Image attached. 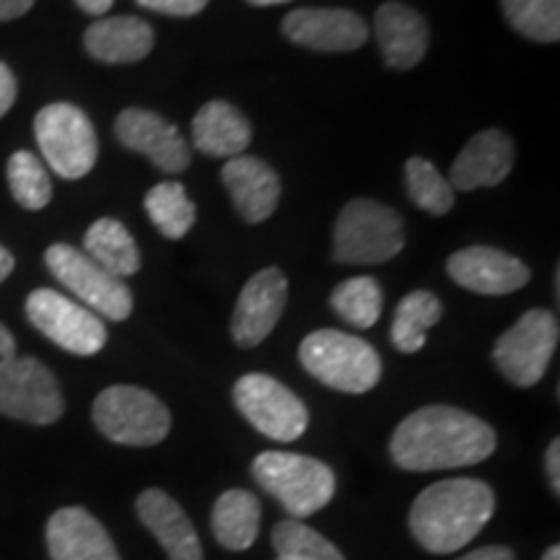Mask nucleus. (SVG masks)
<instances>
[{
    "label": "nucleus",
    "mask_w": 560,
    "mask_h": 560,
    "mask_svg": "<svg viewBox=\"0 0 560 560\" xmlns=\"http://www.w3.org/2000/svg\"><path fill=\"white\" fill-rule=\"evenodd\" d=\"M503 16L532 42L560 39V0H501Z\"/></svg>",
    "instance_id": "obj_31"
},
{
    "label": "nucleus",
    "mask_w": 560,
    "mask_h": 560,
    "mask_svg": "<svg viewBox=\"0 0 560 560\" xmlns=\"http://www.w3.org/2000/svg\"><path fill=\"white\" fill-rule=\"evenodd\" d=\"M13 359H16V340L5 330V325H0V371L9 366Z\"/></svg>",
    "instance_id": "obj_38"
},
{
    "label": "nucleus",
    "mask_w": 560,
    "mask_h": 560,
    "mask_svg": "<svg viewBox=\"0 0 560 560\" xmlns=\"http://www.w3.org/2000/svg\"><path fill=\"white\" fill-rule=\"evenodd\" d=\"M289 299V280L278 268L255 272L236 299L234 317H231V338L236 346L255 348L276 330L280 314Z\"/></svg>",
    "instance_id": "obj_13"
},
{
    "label": "nucleus",
    "mask_w": 560,
    "mask_h": 560,
    "mask_svg": "<svg viewBox=\"0 0 560 560\" xmlns=\"http://www.w3.org/2000/svg\"><path fill=\"white\" fill-rule=\"evenodd\" d=\"M299 361L314 380L346 395H363L382 380V359L374 346L340 330H317L304 338Z\"/></svg>",
    "instance_id": "obj_3"
},
{
    "label": "nucleus",
    "mask_w": 560,
    "mask_h": 560,
    "mask_svg": "<svg viewBox=\"0 0 560 560\" xmlns=\"http://www.w3.org/2000/svg\"><path fill=\"white\" fill-rule=\"evenodd\" d=\"M138 520L156 537L170 560H202V545L198 540L190 516L164 490L149 488L136 501Z\"/></svg>",
    "instance_id": "obj_19"
},
{
    "label": "nucleus",
    "mask_w": 560,
    "mask_h": 560,
    "mask_svg": "<svg viewBox=\"0 0 560 560\" xmlns=\"http://www.w3.org/2000/svg\"><path fill=\"white\" fill-rule=\"evenodd\" d=\"M252 143V125L234 104L213 100L192 120V145L213 159L242 156Z\"/></svg>",
    "instance_id": "obj_23"
},
{
    "label": "nucleus",
    "mask_w": 560,
    "mask_h": 560,
    "mask_svg": "<svg viewBox=\"0 0 560 560\" xmlns=\"http://www.w3.org/2000/svg\"><path fill=\"white\" fill-rule=\"evenodd\" d=\"M143 9L166 13V16H198L200 11H206L210 0H138Z\"/></svg>",
    "instance_id": "obj_33"
},
{
    "label": "nucleus",
    "mask_w": 560,
    "mask_h": 560,
    "mask_svg": "<svg viewBox=\"0 0 560 560\" xmlns=\"http://www.w3.org/2000/svg\"><path fill=\"white\" fill-rule=\"evenodd\" d=\"M117 140L125 149L143 153L166 174H179L190 166V143L170 120L151 109H125L115 122Z\"/></svg>",
    "instance_id": "obj_14"
},
{
    "label": "nucleus",
    "mask_w": 560,
    "mask_h": 560,
    "mask_svg": "<svg viewBox=\"0 0 560 560\" xmlns=\"http://www.w3.org/2000/svg\"><path fill=\"white\" fill-rule=\"evenodd\" d=\"M45 537L52 560H120L109 532L81 506L55 511Z\"/></svg>",
    "instance_id": "obj_17"
},
{
    "label": "nucleus",
    "mask_w": 560,
    "mask_h": 560,
    "mask_svg": "<svg viewBox=\"0 0 560 560\" xmlns=\"http://www.w3.org/2000/svg\"><path fill=\"white\" fill-rule=\"evenodd\" d=\"M45 262L55 278L66 289L81 299L96 317L122 322L132 312V293L120 278L100 268L83 249L70 247V244H52L45 252Z\"/></svg>",
    "instance_id": "obj_8"
},
{
    "label": "nucleus",
    "mask_w": 560,
    "mask_h": 560,
    "mask_svg": "<svg viewBox=\"0 0 560 560\" xmlns=\"http://www.w3.org/2000/svg\"><path fill=\"white\" fill-rule=\"evenodd\" d=\"M26 317L47 340L73 355H96L107 346V325L102 317L52 289L30 293Z\"/></svg>",
    "instance_id": "obj_12"
},
{
    "label": "nucleus",
    "mask_w": 560,
    "mask_h": 560,
    "mask_svg": "<svg viewBox=\"0 0 560 560\" xmlns=\"http://www.w3.org/2000/svg\"><path fill=\"white\" fill-rule=\"evenodd\" d=\"M262 509L255 493L249 490H226L213 506V535L226 550H247L260 535Z\"/></svg>",
    "instance_id": "obj_24"
},
{
    "label": "nucleus",
    "mask_w": 560,
    "mask_h": 560,
    "mask_svg": "<svg viewBox=\"0 0 560 560\" xmlns=\"http://www.w3.org/2000/svg\"><path fill=\"white\" fill-rule=\"evenodd\" d=\"M66 412L60 384L39 359L16 355L0 371V416L32 425H52Z\"/></svg>",
    "instance_id": "obj_11"
},
{
    "label": "nucleus",
    "mask_w": 560,
    "mask_h": 560,
    "mask_svg": "<svg viewBox=\"0 0 560 560\" xmlns=\"http://www.w3.org/2000/svg\"><path fill=\"white\" fill-rule=\"evenodd\" d=\"M441 301L431 291H412L400 301L392 322V342L400 353H418L425 335L441 319Z\"/></svg>",
    "instance_id": "obj_26"
},
{
    "label": "nucleus",
    "mask_w": 560,
    "mask_h": 560,
    "mask_svg": "<svg viewBox=\"0 0 560 560\" xmlns=\"http://www.w3.org/2000/svg\"><path fill=\"white\" fill-rule=\"evenodd\" d=\"M234 402L252 429L280 444L301 439L310 425L306 405L268 374H244L234 384Z\"/></svg>",
    "instance_id": "obj_10"
},
{
    "label": "nucleus",
    "mask_w": 560,
    "mask_h": 560,
    "mask_svg": "<svg viewBox=\"0 0 560 560\" xmlns=\"http://www.w3.org/2000/svg\"><path fill=\"white\" fill-rule=\"evenodd\" d=\"M405 247V226L397 210L380 200L355 198L340 210L332 236V257L342 265H380Z\"/></svg>",
    "instance_id": "obj_5"
},
{
    "label": "nucleus",
    "mask_w": 560,
    "mask_h": 560,
    "mask_svg": "<svg viewBox=\"0 0 560 560\" xmlns=\"http://www.w3.org/2000/svg\"><path fill=\"white\" fill-rule=\"evenodd\" d=\"M96 429L115 444L156 446L170 436L172 416L166 405L149 389L115 384L94 400L91 410Z\"/></svg>",
    "instance_id": "obj_6"
},
{
    "label": "nucleus",
    "mask_w": 560,
    "mask_h": 560,
    "mask_svg": "<svg viewBox=\"0 0 560 560\" xmlns=\"http://www.w3.org/2000/svg\"><path fill=\"white\" fill-rule=\"evenodd\" d=\"M558 317L548 310H529L495 342L493 361L516 387H535L550 366L558 346Z\"/></svg>",
    "instance_id": "obj_9"
},
{
    "label": "nucleus",
    "mask_w": 560,
    "mask_h": 560,
    "mask_svg": "<svg viewBox=\"0 0 560 560\" xmlns=\"http://www.w3.org/2000/svg\"><path fill=\"white\" fill-rule=\"evenodd\" d=\"M330 304L338 312V317L346 319L348 325L359 327V330H369L382 317L384 296L374 278L361 276L342 280L338 289L332 291Z\"/></svg>",
    "instance_id": "obj_28"
},
{
    "label": "nucleus",
    "mask_w": 560,
    "mask_h": 560,
    "mask_svg": "<svg viewBox=\"0 0 560 560\" xmlns=\"http://www.w3.org/2000/svg\"><path fill=\"white\" fill-rule=\"evenodd\" d=\"M34 3H37V0H0V24H3V21L21 19L24 13L32 11Z\"/></svg>",
    "instance_id": "obj_36"
},
{
    "label": "nucleus",
    "mask_w": 560,
    "mask_h": 560,
    "mask_svg": "<svg viewBox=\"0 0 560 560\" xmlns=\"http://www.w3.org/2000/svg\"><path fill=\"white\" fill-rule=\"evenodd\" d=\"M249 3L252 5H262V9H265V5H280V3H289V0H249Z\"/></svg>",
    "instance_id": "obj_42"
},
{
    "label": "nucleus",
    "mask_w": 560,
    "mask_h": 560,
    "mask_svg": "<svg viewBox=\"0 0 560 560\" xmlns=\"http://www.w3.org/2000/svg\"><path fill=\"white\" fill-rule=\"evenodd\" d=\"M34 136L47 166L62 179H81L100 156L94 125L86 112L68 102L47 104L34 117Z\"/></svg>",
    "instance_id": "obj_7"
},
{
    "label": "nucleus",
    "mask_w": 560,
    "mask_h": 560,
    "mask_svg": "<svg viewBox=\"0 0 560 560\" xmlns=\"http://www.w3.org/2000/svg\"><path fill=\"white\" fill-rule=\"evenodd\" d=\"M542 560H560V548H558V545H550V548L545 550Z\"/></svg>",
    "instance_id": "obj_41"
},
{
    "label": "nucleus",
    "mask_w": 560,
    "mask_h": 560,
    "mask_svg": "<svg viewBox=\"0 0 560 560\" xmlns=\"http://www.w3.org/2000/svg\"><path fill=\"white\" fill-rule=\"evenodd\" d=\"M16 94H19L16 75H13L11 68L0 60V117H5V112L13 107Z\"/></svg>",
    "instance_id": "obj_34"
},
{
    "label": "nucleus",
    "mask_w": 560,
    "mask_h": 560,
    "mask_svg": "<svg viewBox=\"0 0 560 560\" xmlns=\"http://www.w3.org/2000/svg\"><path fill=\"white\" fill-rule=\"evenodd\" d=\"M545 467H548V480L552 493H560V441L552 439L548 446V454H545Z\"/></svg>",
    "instance_id": "obj_35"
},
{
    "label": "nucleus",
    "mask_w": 560,
    "mask_h": 560,
    "mask_svg": "<svg viewBox=\"0 0 560 560\" xmlns=\"http://www.w3.org/2000/svg\"><path fill=\"white\" fill-rule=\"evenodd\" d=\"M13 200L26 210H42L52 198V182L45 164L30 151H16L5 166Z\"/></svg>",
    "instance_id": "obj_32"
},
{
    "label": "nucleus",
    "mask_w": 560,
    "mask_h": 560,
    "mask_svg": "<svg viewBox=\"0 0 560 560\" xmlns=\"http://www.w3.org/2000/svg\"><path fill=\"white\" fill-rule=\"evenodd\" d=\"M153 30L138 16L96 19L83 34V47L94 60L107 66H128L143 60L153 50Z\"/></svg>",
    "instance_id": "obj_22"
},
{
    "label": "nucleus",
    "mask_w": 560,
    "mask_h": 560,
    "mask_svg": "<svg viewBox=\"0 0 560 560\" xmlns=\"http://www.w3.org/2000/svg\"><path fill=\"white\" fill-rule=\"evenodd\" d=\"M83 255L120 280L136 276L140 270L138 244L130 231L115 219H100L91 223L86 236H83Z\"/></svg>",
    "instance_id": "obj_25"
},
{
    "label": "nucleus",
    "mask_w": 560,
    "mask_h": 560,
    "mask_svg": "<svg viewBox=\"0 0 560 560\" xmlns=\"http://www.w3.org/2000/svg\"><path fill=\"white\" fill-rule=\"evenodd\" d=\"M283 34L314 52H353L369 39V26L348 9H299L283 19Z\"/></svg>",
    "instance_id": "obj_15"
},
{
    "label": "nucleus",
    "mask_w": 560,
    "mask_h": 560,
    "mask_svg": "<svg viewBox=\"0 0 560 560\" xmlns=\"http://www.w3.org/2000/svg\"><path fill=\"white\" fill-rule=\"evenodd\" d=\"M145 213L166 240H182L195 223V206L179 182H161L145 195Z\"/></svg>",
    "instance_id": "obj_27"
},
{
    "label": "nucleus",
    "mask_w": 560,
    "mask_h": 560,
    "mask_svg": "<svg viewBox=\"0 0 560 560\" xmlns=\"http://www.w3.org/2000/svg\"><path fill=\"white\" fill-rule=\"evenodd\" d=\"M405 185H408L410 200L425 213L446 215L454 208V190L450 179L429 159L412 156L405 164Z\"/></svg>",
    "instance_id": "obj_29"
},
{
    "label": "nucleus",
    "mask_w": 560,
    "mask_h": 560,
    "mask_svg": "<svg viewBox=\"0 0 560 560\" xmlns=\"http://www.w3.org/2000/svg\"><path fill=\"white\" fill-rule=\"evenodd\" d=\"M79 3V9L83 13H91V16H104L112 5H115V0H75Z\"/></svg>",
    "instance_id": "obj_39"
},
{
    "label": "nucleus",
    "mask_w": 560,
    "mask_h": 560,
    "mask_svg": "<svg viewBox=\"0 0 560 560\" xmlns=\"http://www.w3.org/2000/svg\"><path fill=\"white\" fill-rule=\"evenodd\" d=\"M495 495L482 480L452 478L433 482L410 509V532L420 548L450 556L467 548L493 516Z\"/></svg>",
    "instance_id": "obj_2"
},
{
    "label": "nucleus",
    "mask_w": 560,
    "mask_h": 560,
    "mask_svg": "<svg viewBox=\"0 0 560 560\" xmlns=\"http://www.w3.org/2000/svg\"><path fill=\"white\" fill-rule=\"evenodd\" d=\"M374 34L384 62L395 70L416 68L429 50L425 19L405 3H384L374 16Z\"/></svg>",
    "instance_id": "obj_21"
},
{
    "label": "nucleus",
    "mask_w": 560,
    "mask_h": 560,
    "mask_svg": "<svg viewBox=\"0 0 560 560\" xmlns=\"http://www.w3.org/2000/svg\"><path fill=\"white\" fill-rule=\"evenodd\" d=\"M452 280L482 296H506L529 283V268L495 247H467L454 252L446 262Z\"/></svg>",
    "instance_id": "obj_16"
},
{
    "label": "nucleus",
    "mask_w": 560,
    "mask_h": 560,
    "mask_svg": "<svg viewBox=\"0 0 560 560\" xmlns=\"http://www.w3.org/2000/svg\"><path fill=\"white\" fill-rule=\"evenodd\" d=\"M252 475L268 490L291 520L317 514L332 501L335 472L325 462L293 452H262L252 462Z\"/></svg>",
    "instance_id": "obj_4"
},
{
    "label": "nucleus",
    "mask_w": 560,
    "mask_h": 560,
    "mask_svg": "<svg viewBox=\"0 0 560 560\" xmlns=\"http://www.w3.org/2000/svg\"><path fill=\"white\" fill-rule=\"evenodd\" d=\"M13 268H16V260H13L11 252L5 249L3 244H0V283H3V280L11 276Z\"/></svg>",
    "instance_id": "obj_40"
},
{
    "label": "nucleus",
    "mask_w": 560,
    "mask_h": 560,
    "mask_svg": "<svg viewBox=\"0 0 560 560\" xmlns=\"http://www.w3.org/2000/svg\"><path fill=\"white\" fill-rule=\"evenodd\" d=\"M276 560H346L335 545L301 520H283L272 527Z\"/></svg>",
    "instance_id": "obj_30"
},
{
    "label": "nucleus",
    "mask_w": 560,
    "mask_h": 560,
    "mask_svg": "<svg viewBox=\"0 0 560 560\" xmlns=\"http://www.w3.org/2000/svg\"><path fill=\"white\" fill-rule=\"evenodd\" d=\"M457 560H516V558H514V552H511L509 548H503V545H488V548L472 550Z\"/></svg>",
    "instance_id": "obj_37"
},
{
    "label": "nucleus",
    "mask_w": 560,
    "mask_h": 560,
    "mask_svg": "<svg viewBox=\"0 0 560 560\" xmlns=\"http://www.w3.org/2000/svg\"><path fill=\"white\" fill-rule=\"evenodd\" d=\"M511 166H514L511 138L501 130H482L454 159L450 185L452 190L465 192L478 190V187H495L509 177Z\"/></svg>",
    "instance_id": "obj_18"
},
{
    "label": "nucleus",
    "mask_w": 560,
    "mask_h": 560,
    "mask_svg": "<svg viewBox=\"0 0 560 560\" xmlns=\"http://www.w3.org/2000/svg\"><path fill=\"white\" fill-rule=\"evenodd\" d=\"M495 452V433L486 420L450 405H429L410 412L389 441L397 467L436 472L472 467Z\"/></svg>",
    "instance_id": "obj_1"
},
{
    "label": "nucleus",
    "mask_w": 560,
    "mask_h": 560,
    "mask_svg": "<svg viewBox=\"0 0 560 560\" xmlns=\"http://www.w3.org/2000/svg\"><path fill=\"white\" fill-rule=\"evenodd\" d=\"M223 185L234 200V208L247 223H262L276 213L280 200V179L272 166L255 156H234L221 172Z\"/></svg>",
    "instance_id": "obj_20"
}]
</instances>
